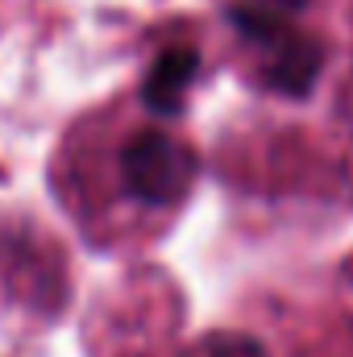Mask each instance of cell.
<instances>
[{
  "instance_id": "cell-1",
  "label": "cell",
  "mask_w": 353,
  "mask_h": 357,
  "mask_svg": "<svg viewBox=\"0 0 353 357\" xmlns=\"http://www.w3.org/2000/svg\"><path fill=\"white\" fill-rule=\"evenodd\" d=\"M229 17L241 29V38L258 50L270 88L287 91V96H303L312 88V79L320 71V46L312 38H303L299 29H291L287 13L266 8V4H241Z\"/></svg>"
},
{
  "instance_id": "cell-2",
  "label": "cell",
  "mask_w": 353,
  "mask_h": 357,
  "mask_svg": "<svg viewBox=\"0 0 353 357\" xmlns=\"http://www.w3.org/2000/svg\"><path fill=\"white\" fill-rule=\"evenodd\" d=\"M195 154L171 137V133H158V129H146L137 133L125 154H121V175H125V187L146 199V204H175L191 191L195 183Z\"/></svg>"
},
{
  "instance_id": "cell-3",
  "label": "cell",
  "mask_w": 353,
  "mask_h": 357,
  "mask_svg": "<svg viewBox=\"0 0 353 357\" xmlns=\"http://www.w3.org/2000/svg\"><path fill=\"white\" fill-rule=\"evenodd\" d=\"M195 71H200V59H195V50H187V46H175V50L158 54V63L150 67L146 88H142L146 108L158 112V116L179 112V108H183V96L191 88V79H195Z\"/></svg>"
},
{
  "instance_id": "cell-4",
  "label": "cell",
  "mask_w": 353,
  "mask_h": 357,
  "mask_svg": "<svg viewBox=\"0 0 353 357\" xmlns=\"http://www.w3.org/2000/svg\"><path fill=\"white\" fill-rule=\"evenodd\" d=\"M208 357H270V354L250 337H220V341H212Z\"/></svg>"
},
{
  "instance_id": "cell-5",
  "label": "cell",
  "mask_w": 353,
  "mask_h": 357,
  "mask_svg": "<svg viewBox=\"0 0 353 357\" xmlns=\"http://www.w3.org/2000/svg\"><path fill=\"white\" fill-rule=\"evenodd\" d=\"M254 4H266V8H278V13H295V8H303L308 0H254Z\"/></svg>"
}]
</instances>
